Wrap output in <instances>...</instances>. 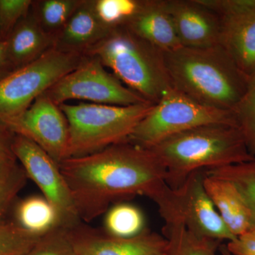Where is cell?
<instances>
[{
    "label": "cell",
    "instance_id": "1",
    "mask_svg": "<svg viewBox=\"0 0 255 255\" xmlns=\"http://www.w3.org/2000/svg\"><path fill=\"white\" fill-rule=\"evenodd\" d=\"M59 167L84 222L105 214L114 202L135 196L153 201L160 215L170 206L173 189L163 166L150 149L128 140L68 157Z\"/></svg>",
    "mask_w": 255,
    "mask_h": 255
},
{
    "label": "cell",
    "instance_id": "2",
    "mask_svg": "<svg viewBox=\"0 0 255 255\" xmlns=\"http://www.w3.org/2000/svg\"><path fill=\"white\" fill-rule=\"evenodd\" d=\"M163 56L174 88L202 105L233 112L246 91L249 82L220 45L181 46Z\"/></svg>",
    "mask_w": 255,
    "mask_h": 255
},
{
    "label": "cell",
    "instance_id": "3",
    "mask_svg": "<svg viewBox=\"0 0 255 255\" xmlns=\"http://www.w3.org/2000/svg\"><path fill=\"white\" fill-rule=\"evenodd\" d=\"M167 174V182L177 189L190 174L248 162L250 153L239 128L209 124L168 137L150 147Z\"/></svg>",
    "mask_w": 255,
    "mask_h": 255
},
{
    "label": "cell",
    "instance_id": "4",
    "mask_svg": "<svg viewBox=\"0 0 255 255\" xmlns=\"http://www.w3.org/2000/svg\"><path fill=\"white\" fill-rule=\"evenodd\" d=\"M85 55L97 57L125 86L153 105L173 88L163 53L125 26L112 30Z\"/></svg>",
    "mask_w": 255,
    "mask_h": 255
},
{
    "label": "cell",
    "instance_id": "5",
    "mask_svg": "<svg viewBox=\"0 0 255 255\" xmlns=\"http://www.w3.org/2000/svg\"><path fill=\"white\" fill-rule=\"evenodd\" d=\"M153 105L150 102L129 106L59 105L68 124V157L90 155L128 141Z\"/></svg>",
    "mask_w": 255,
    "mask_h": 255
},
{
    "label": "cell",
    "instance_id": "6",
    "mask_svg": "<svg viewBox=\"0 0 255 255\" xmlns=\"http://www.w3.org/2000/svg\"><path fill=\"white\" fill-rule=\"evenodd\" d=\"M209 124L238 127L234 112L202 105L173 87L153 105L128 141L150 148L169 137Z\"/></svg>",
    "mask_w": 255,
    "mask_h": 255
},
{
    "label": "cell",
    "instance_id": "7",
    "mask_svg": "<svg viewBox=\"0 0 255 255\" xmlns=\"http://www.w3.org/2000/svg\"><path fill=\"white\" fill-rule=\"evenodd\" d=\"M85 55L53 47L0 80V124L22 115L40 96L81 63Z\"/></svg>",
    "mask_w": 255,
    "mask_h": 255
},
{
    "label": "cell",
    "instance_id": "8",
    "mask_svg": "<svg viewBox=\"0 0 255 255\" xmlns=\"http://www.w3.org/2000/svg\"><path fill=\"white\" fill-rule=\"evenodd\" d=\"M43 95L58 106L73 100L116 106L149 102L125 86L107 71L99 58L91 55H85L76 68L58 80Z\"/></svg>",
    "mask_w": 255,
    "mask_h": 255
},
{
    "label": "cell",
    "instance_id": "9",
    "mask_svg": "<svg viewBox=\"0 0 255 255\" xmlns=\"http://www.w3.org/2000/svg\"><path fill=\"white\" fill-rule=\"evenodd\" d=\"M12 149L28 179L36 184L41 191V195L58 211L60 226L71 229L81 223L59 164L39 146L21 135H14Z\"/></svg>",
    "mask_w": 255,
    "mask_h": 255
},
{
    "label": "cell",
    "instance_id": "10",
    "mask_svg": "<svg viewBox=\"0 0 255 255\" xmlns=\"http://www.w3.org/2000/svg\"><path fill=\"white\" fill-rule=\"evenodd\" d=\"M204 170L193 172L180 187L173 189L172 214L164 223L179 221L189 231L214 241H234L236 236L226 226L204 184Z\"/></svg>",
    "mask_w": 255,
    "mask_h": 255
},
{
    "label": "cell",
    "instance_id": "11",
    "mask_svg": "<svg viewBox=\"0 0 255 255\" xmlns=\"http://www.w3.org/2000/svg\"><path fill=\"white\" fill-rule=\"evenodd\" d=\"M4 128L36 143L57 163L68 157V122L59 106L46 96L38 97L22 115Z\"/></svg>",
    "mask_w": 255,
    "mask_h": 255
},
{
    "label": "cell",
    "instance_id": "12",
    "mask_svg": "<svg viewBox=\"0 0 255 255\" xmlns=\"http://www.w3.org/2000/svg\"><path fill=\"white\" fill-rule=\"evenodd\" d=\"M69 231L78 255H165L168 247L164 236L147 231L133 238H117L82 222Z\"/></svg>",
    "mask_w": 255,
    "mask_h": 255
},
{
    "label": "cell",
    "instance_id": "13",
    "mask_svg": "<svg viewBox=\"0 0 255 255\" xmlns=\"http://www.w3.org/2000/svg\"><path fill=\"white\" fill-rule=\"evenodd\" d=\"M182 46L206 48L219 45L221 20L199 0H165Z\"/></svg>",
    "mask_w": 255,
    "mask_h": 255
},
{
    "label": "cell",
    "instance_id": "14",
    "mask_svg": "<svg viewBox=\"0 0 255 255\" xmlns=\"http://www.w3.org/2000/svg\"><path fill=\"white\" fill-rule=\"evenodd\" d=\"M125 27L162 53L182 46L165 0H142L138 11Z\"/></svg>",
    "mask_w": 255,
    "mask_h": 255
},
{
    "label": "cell",
    "instance_id": "15",
    "mask_svg": "<svg viewBox=\"0 0 255 255\" xmlns=\"http://www.w3.org/2000/svg\"><path fill=\"white\" fill-rule=\"evenodd\" d=\"M221 20L219 45L250 82L255 76V12Z\"/></svg>",
    "mask_w": 255,
    "mask_h": 255
},
{
    "label": "cell",
    "instance_id": "16",
    "mask_svg": "<svg viewBox=\"0 0 255 255\" xmlns=\"http://www.w3.org/2000/svg\"><path fill=\"white\" fill-rule=\"evenodd\" d=\"M204 172L206 192L229 231L238 238L254 230L251 210L236 186L230 181L206 173L205 170Z\"/></svg>",
    "mask_w": 255,
    "mask_h": 255
},
{
    "label": "cell",
    "instance_id": "17",
    "mask_svg": "<svg viewBox=\"0 0 255 255\" xmlns=\"http://www.w3.org/2000/svg\"><path fill=\"white\" fill-rule=\"evenodd\" d=\"M111 31L96 14L93 0H81L65 27L55 38L54 47L64 51L85 55Z\"/></svg>",
    "mask_w": 255,
    "mask_h": 255
},
{
    "label": "cell",
    "instance_id": "18",
    "mask_svg": "<svg viewBox=\"0 0 255 255\" xmlns=\"http://www.w3.org/2000/svg\"><path fill=\"white\" fill-rule=\"evenodd\" d=\"M6 41L10 63L14 71L35 61L53 48L55 38L39 26L30 10Z\"/></svg>",
    "mask_w": 255,
    "mask_h": 255
},
{
    "label": "cell",
    "instance_id": "19",
    "mask_svg": "<svg viewBox=\"0 0 255 255\" xmlns=\"http://www.w3.org/2000/svg\"><path fill=\"white\" fill-rule=\"evenodd\" d=\"M14 222L27 232L41 237L60 226L58 211L44 196H27L14 206Z\"/></svg>",
    "mask_w": 255,
    "mask_h": 255
},
{
    "label": "cell",
    "instance_id": "20",
    "mask_svg": "<svg viewBox=\"0 0 255 255\" xmlns=\"http://www.w3.org/2000/svg\"><path fill=\"white\" fill-rule=\"evenodd\" d=\"M163 233L168 242L165 255H221L223 243L196 236L181 221L166 222Z\"/></svg>",
    "mask_w": 255,
    "mask_h": 255
},
{
    "label": "cell",
    "instance_id": "21",
    "mask_svg": "<svg viewBox=\"0 0 255 255\" xmlns=\"http://www.w3.org/2000/svg\"><path fill=\"white\" fill-rule=\"evenodd\" d=\"M104 231L114 237H135L146 231L145 216L137 206L118 203L105 213Z\"/></svg>",
    "mask_w": 255,
    "mask_h": 255
},
{
    "label": "cell",
    "instance_id": "22",
    "mask_svg": "<svg viewBox=\"0 0 255 255\" xmlns=\"http://www.w3.org/2000/svg\"><path fill=\"white\" fill-rule=\"evenodd\" d=\"M81 0H36L31 12L46 33L56 38L63 29Z\"/></svg>",
    "mask_w": 255,
    "mask_h": 255
},
{
    "label": "cell",
    "instance_id": "23",
    "mask_svg": "<svg viewBox=\"0 0 255 255\" xmlns=\"http://www.w3.org/2000/svg\"><path fill=\"white\" fill-rule=\"evenodd\" d=\"M206 173L232 182L251 210L255 230V158L243 163L207 169Z\"/></svg>",
    "mask_w": 255,
    "mask_h": 255
},
{
    "label": "cell",
    "instance_id": "24",
    "mask_svg": "<svg viewBox=\"0 0 255 255\" xmlns=\"http://www.w3.org/2000/svg\"><path fill=\"white\" fill-rule=\"evenodd\" d=\"M96 14L111 30L125 26L140 8L142 0H93Z\"/></svg>",
    "mask_w": 255,
    "mask_h": 255
},
{
    "label": "cell",
    "instance_id": "25",
    "mask_svg": "<svg viewBox=\"0 0 255 255\" xmlns=\"http://www.w3.org/2000/svg\"><path fill=\"white\" fill-rule=\"evenodd\" d=\"M39 238L14 221L0 220V255H26Z\"/></svg>",
    "mask_w": 255,
    "mask_h": 255
},
{
    "label": "cell",
    "instance_id": "26",
    "mask_svg": "<svg viewBox=\"0 0 255 255\" xmlns=\"http://www.w3.org/2000/svg\"><path fill=\"white\" fill-rule=\"evenodd\" d=\"M233 112L248 151L255 157V76Z\"/></svg>",
    "mask_w": 255,
    "mask_h": 255
},
{
    "label": "cell",
    "instance_id": "27",
    "mask_svg": "<svg viewBox=\"0 0 255 255\" xmlns=\"http://www.w3.org/2000/svg\"><path fill=\"white\" fill-rule=\"evenodd\" d=\"M27 179L19 164L14 168L0 172V220L4 219Z\"/></svg>",
    "mask_w": 255,
    "mask_h": 255
},
{
    "label": "cell",
    "instance_id": "28",
    "mask_svg": "<svg viewBox=\"0 0 255 255\" xmlns=\"http://www.w3.org/2000/svg\"><path fill=\"white\" fill-rule=\"evenodd\" d=\"M26 255H78L70 231L58 227L38 238Z\"/></svg>",
    "mask_w": 255,
    "mask_h": 255
},
{
    "label": "cell",
    "instance_id": "29",
    "mask_svg": "<svg viewBox=\"0 0 255 255\" xmlns=\"http://www.w3.org/2000/svg\"><path fill=\"white\" fill-rule=\"evenodd\" d=\"M33 0H0V38L6 40L29 13Z\"/></svg>",
    "mask_w": 255,
    "mask_h": 255
},
{
    "label": "cell",
    "instance_id": "30",
    "mask_svg": "<svg viewBox=\"0 0 255 255\" xmlns=\"http://www.w3.org/2000/svg\"><path fill=\"white\" fill-rule=\"evenodd\" d=\"M221 18L255 12V0H199Z\"/></svg>",
    "mask_w": 255,
    "mask_h": 255
},
{
    "label": "cell",
    "instance_id": "31",
    "mask_svg": "<svg viewBox=\"0 0 255 255\" xmlns=\"http://www.w3.org/2000/svg\"><path fill=\"white\" fill-rule=\"evenodd\" d=\"M14 136L0 124V172L14 168L18 164L12 149Z\"/></svg>",
    "mask_w": 255,
    "mask_h": 255
},
{
    "label": "cell",
    "instance_id": "32",
    "mask_svg": "<svg viewBox=\"0 0 255 255\" xmlns=\"http://www.w3.org/2000/svg\"><path fill=\"white\" fill-rule=\"evenodd\" d=\"M226 246L233 255H255V230L228 242Z\"/></svg>",
    "mask_w": 255,
    "mask_h": 255
},
{
    "label": "cell",
    "instance_id": "33",
    "mask_svg": "<svg viewBox=\"0 0 255 255\" xmlns=\"http://www.w3.org/2000/svg\"><path fill=\"white\" fill-rule=\"evenodd\" d=\"M14 71L8 55L6 40H0V80Z\"/></svg>",
    "mask_w": 255,
    "mask_h": 255
},
{
    "label": "cell",
    "instance_id": "34",
    "mask_svg": "<svg viewBox=\"0 0 255 255\" xmlns=\"http://www.w3.org/2000/svg\"><path fill=\"white\" fill-rule=\"evenodd\" d=\"M219 252L221 255H233L228 251L226 248V243H222L219 247Z\"/></svg>",
    "mask_w": 255,
    "mask_h": 255
},
{
    "label": "cell",
    "instance_id": "35",
    "mask_svg": "<svg viewBox=\"0 0 255 255\" xmlns=\"http://www.w3.org/2000/svg\"><path fill=\"white\" fill-rule=\"evenodd\" d=\"M0 40H1V38H0Z\"/></svg>",
    "mask_w": 255,
    "mask_h": 255
}]
</instances>
